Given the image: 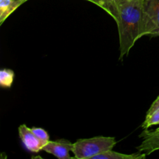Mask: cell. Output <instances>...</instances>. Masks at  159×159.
Wrapping results in <instances>:
<instances>
[{"mask_svg": "<svg viewBox=\"0 0 159 159\" xmlns=\"http://www.w3.org/2000/svg\"><path fill=\"white\" fill-rule=\"evenodd\" d=\"M144 0H120L116 2L120 41V60H122L137 41L141 38Z\"/></svg>", "mask_w": 159, "mask_h": 159, "instance_id": "1", "label": "cell"}, {"mask_svg": "<svg viewBox=\"0 0 159 159\" xmlns=\"http://www.w3.org/2000/svg\"><path fill=\"white\" fill-rule=\"evenodd\" d=\"M116 143L113 137L97 136L79 139L73 143L72 153L77 159H93L96 155L113 150Z\"/></svg>", "mask_w": 159, "mask_h": 159, "instance_id": "2", "label": "cell"}, {"mask_svg": "<svg viewBox=\"0 0 159 159\" xmlns=\"http://www.w3.org/2000/svg\"><path fill=\"white\" fill-rule=\"evenodd\" d=\"M159 36V0H144L141 37Z\"/></svg>", "mask_w": 159, "mask_h": 159, "instance_id": "3", "label": "cell"}, {"mask_svg": "<svg viewBox=\"0 0 159 159\" xmlns=\"http://www.w3.org/2000/svg\"><path fill=\"white\" fill-rule=\"evenodd\" d=\"M73 143L68 140L49 141L42 148V151L60 159H71L70 152H72Z\"/></svg>", "mask_w": 159, "mask_h": 159, "instance_id": "4", "label": "cell"}, {"mask_svg": "<svg viewBox=\"0 0 159 159\" xmlns=\"http://www.w3.org/2000/svg\"><path fill=\"white\" fill-rule=\"evenodd\" d=\"M18 133L23 145L29 152L39 153L43 148V145L40 140L33 133L31 128L26 124H21L18 127Z\"/></svg>", "mask_w": 159, "mask_h": 159, "instance_id": "5", "label": "cell"}, {"mask_svg": "<svg viewBox=\"0 0 159 159\" xmlns=\"http://www.w3.org/2000/svg\"><path fill=\"white\" fill-rule=\"evenodd\" d=\"M141 143L138 147V152L144 153L147 155L159 151V134L155 133L151 129L144 130L140 135Z\"/></svg>", "mask_w": 159, "mask_h": 159, "instance_id": "6", "label": "cell"}, {"mask_svg": "<svg viewBox=\"0 0 159 159\" xmlns=\"http://www.w3.org/2000/svg\"><path fill=\"white\" fill-rule=\"evenodd\" d=\"M155 125H159V96L148 110L141 127L143 130H148Z\"/></svg>", "mask_w": 159, "mask_h": 159, "instance_id": "7", "label": "cell"}, {"mask_svg": "<svg viewBox=\"0 0 159 159\" xmlns=\"http://www.w3.org/2000/svg\"><path fill=\"white\" fill-rule=\"evenodd\" d=\"M147 155L144 153H133V154H124L120 152L110 150L108 152H103L100 155H96L93 159H144Z\"/></svg>", "mask_w": 159, "mask_h": 159, "instance_id": "8", "label": "cell"}, {"mask_svg": "<svg viewBox=\"0 0 159 159\" xmlns=\"http://www.w3.org/2000/svg\"><path fill=\"white\" fill-rule=\"evenodd\" d=\"M20 6L21 4L15 0H0V24H2L5 20Z\"/></svg>", "mask_w": 159, "mask_h": 159, "instance_id": "9", "label": "cell"}, {"mask_svg": "<svg viewBox=\"0 0 159 159\" xmlns=\"http://www.w3.org/2000/svg\"><path fill=\"white\" fill-rule=\"evenodd\" d=\"M93 3L102 8L116 21L118 14L117 4L116 0H93Z\"/></svg>", "mask_w": 159, "mask_h": 159, "instance_id": "10", "label": "cell"}, {"mask_svg": "<svg viewBox=\"0 0 159 159\" xmlns=\"http://www.w3.org/2000/svg\"><path fill=\"white\" fill-rule=\"evenodd\" d=\"M15 74L12 69L2 68L0 70V86L3 89H9L13 84Z\"/></svg>", "mask_w": 159, "mask_h": 159, "instance_id": "11", "label": "cell"}, {"mask_svg": "<svg viewBox=\"0 0 159 159\" xmlns=\"http://www.w3.org/2000/svg\"><path fill=\"white\" fill-rule=\"evenodd\" d=\"M31 130L33 131V133L36 135L37 138L40 140V142L42 143L43 146L50 141L49 135L48 133L43 128H40V127H32Z\"/></svg>", "mask_w": 159, "mask_h": 159, "instance_id": "12", "label": "cell"}, {"mask_svg": "<svg viewBox=\"0 0 159 159\" xmlns=\"http://www.w3.org/2000/svg\"><path fill=\"white\" fill-rule=\"evenodd\" d=\"M15 1H16V2H20V4H23V3L25 2H26L27 1V0H15Z\"/></svg>", "mask_w": 159, "mask_h": 159, "instance_id": "13", "label": "cell"}, {"mask_svg": "<svg viewBox=\"0 0 159 159\" xmlns=\"http://www.w3.org/2000/svg\"><path fill=\"white\" fill-rule=\"evenodd\" d=\"M152 130L153 132H155V133H158L159 134V127H158V128L155 129V130Z\"/></svg>", "mask_w": 159, "mask_h": 159, "instance_id": "14", "label": "cell"}, {"mask_svg": "<svg viewBox=\"0 0 159 159\" xmlns=\"http://www.w3.org/2000/svg\"><path fill=\"white\" fill-rule=\"evenodd\" d=\"M87 1H89V2H93V0H87Z\"/></svg>", "mask_w": 159, "mask_h": 159, "instance_id": "15", "label": "cell"}, {"mask_svg": "<svg viewBox=\"0 0 159 159\" xmlns=\"http://www.w3.org/2000/svg\"><path fill=\"white\" fill-rule=\"evenodd\" d=\"M118 1H120V0H116V2H118Z\"/></svg>", "mask_w": 159, "mask_h": 159, "instance_id": "16", "label": "cell"}]
</instances>
